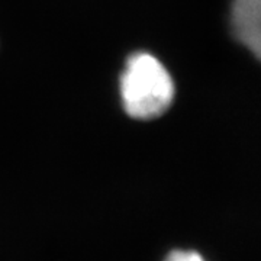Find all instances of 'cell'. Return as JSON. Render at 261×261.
Here are the masks:
<instances>
[{"mask_svg":"<svg viewBox=\"0 0 261 261\" xmlns=\"http://www.w3.org/2000/svg\"><path fill=\"white\" fill-rule=\"evenodd\" d=\"M176 94L171 74L157 57L135 53L121 75V99L128 116L140 121L160 118Z\"/></svg>","mask_w":261,"mask_h":261,"instance_id":"cell-1","label":"cell"},{"mask_svg":"<svg viewBox=\"0 0 261 261\" xmlns=\"http://www.w3.org/2000/svg\"><path fill=\"white\" fill-rule=\"evenodd\" d=\"M231 22L237 39L258 58L261 49V0H233Z\"/></svg>","mask_w":261,"mask_h":261,"instance_id":"cell-2","label":"cell"},{"mask_svg":"<svg viewBox=\"0 0 261 261\" xmlns=\"http://www.w3.org/2000/svg\"><path fill=\"white\" fill-rule=\"evenodd\" d=\"M166 261H205L197 252L195 251H183V250H177V251L170 252L167 255Z\"/></svg>","mask_w":261,"mask_h":261,"instance_id":"cell-3","label":"cell"}]
</instances>
